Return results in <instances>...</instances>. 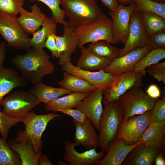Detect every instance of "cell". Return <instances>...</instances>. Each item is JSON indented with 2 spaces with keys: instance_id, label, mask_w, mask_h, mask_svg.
<instances>
[{
  "instance_id": "9",
  "label": "cell",
  "mask_w": 165,
  "mask_h": 165,
  "mask_svg": "<svg viewBox=\"0 0 165 165\" xmlns=\"http://www.w3.org/2000/svg\"><path fill=\"white\" fill-rule=\"evenodd\" d=\"M151 111L130 117L122 122L115 140H122L128 145H134L139 142L151 123Z\"/></svg>"
},
{
  "instance_id": "48",
  "label": "cell",
  "mask_w": 165,
  "mask_h": 165,
  "mask_svg": "<svg viewBox=\"0 0 165 165\" xmlns=\"http://www.w3.org/2000/svg\"><path fill=\"white\" fill-rule=\"evenodd\" d=\"M120 3L126 6L134 3L133 0H119Z\"/></svg>"
},
{
  "instance_id": "14",
  "label": "cell",
  "mask_w": 165,
  "mask_h": 165,
  "mask_svg": "<svg viewBox=\"0 0 165 165\" xmlns=\"http://www.w3.org/2000/svg\"><path fill=\"white\" fill-rule=\"evenodd\" d=\"M152 50L149 46L135 48L124 55L112 60L109 64L102 70L115 76L133 70L141 58Z\"/></svg>"
},
{
  "instance_id": "50",
  "label": "cell",
  "mask_w": 165,
  "mask_h": 165,
  "mask_svg": "<svg viewBox=\"0 0 165 165\" xmlns=\"http://www.w3.org/2000/svg\"><path fill=\"white\" fill-rule=\"evenodd\" d=\"M58 164L59 165H68L65 162L61 161H58Z\"/></svg>"
},
{
  "instance_id": "11",
  "label": "cell",
  "mask_w": 165,
  "mask_h": 165,
  "mask_svg": "<svg viewBox=\"0 0 165 165\" xmlns=\"http://www.w3.org/2000/svg\"><path fill=\"white\" fill-rule=\"evenodd\" d=\"M135 7L134 3L126 6L120 3L116 9L109 11L112 20V32L114 44L121 42L124 45L129 34L130 16Z\"/></svg>"
},
{
  "instance_id": "12",
  "label": "cell",
  "mask_w": 165,
  "mask_h": 165,
  "mask_svg": "<svg viewBox=\"0 0 165 165\" xmlns=\"http://www.w3.org/2000/svg\"><path fill=\"white\" fill-rule=\"evenodd\" d=\"M149 46L147 35L142 19L141 12L134 9L130 21L129 34L124 46L120 49L119 57L138 47Z\"/></svg>"
},
{
  "instance_id": "39",
  "label": "cell",
  "mask_w": 165,
  "mask_h": 165,
  "mask_svg": "<svg viewBox=\"0 0 165 165\" xmlns=\"http://www.w3.org/2000/svg\"><path fill=\"white\" fill-rule=\"evenodd\" d=\"M158 82L165 84V62L157 63L148 67L146 71Z\"/></svg>"
},
{
  "instance_id": "47",
  "label": "cell",
  "mask_w": 165,
  "mask_h": 165,
  "mask_svg": "<svg viewBox=\"0 0 165 165\" xmlns=\"http://www.w3.org/2000/svg\"><path fill=\"white\" fill-rule=\"evenodd\" d=\"M156 165H165V161L161 152H160L156 156L155 160Z\"/></svg>"
},
{
  "instance_id": "29",
  "label": "cell",
  "mask_w": 165,
  "mask_h": 165,
  "mask_svg": "<svg viewBox=\"0 0 165 165\" xmlns=\"http://www.w3.org/2000/svg\"><path fill=\"white\" fill-rule=\"evenodd\" d=\"M57 83L72 92L90 93L95 88L85 80L66 72L63 73V78Z\"/></svg>"
},
{
  "instance_id": "3",
  "label": "cell",
  "mask_w": 165,
  "mask_h": 165,
  "mask_svg": "<svg viewBox=\"0 0 165 165\" xmlns=\"http://www.w3.org/2000/svg\"><path fill=\"white\" fill-rule=\"evenodd\" d=\"M68 26L74 28L95 21L103 14L97 0H61Z\"/></svg>"
},
{
  "instance_id": "22",
  "label": "cell",
  "mask_w": 165,
  "mask_h": 165,
  "mask_svg": "<svg viewBox=\"0 0 165 165\" xmlns=\"http://www.w3.org/2000/svg\"><path fill=\"white\" fill-rule=\"evenodd\" d=\"M18 74L13 68L2 67L0 69V106L2 99L12 90L26 86V81Z\"/></svg>"
},
{
  "instance_id": "36",
  "label": "cell",
  "mask_w": 165,
  "mask_h": 165,
  "mask_svg": "<svg viewBox=\"0 0 165 165\" xmlns=\"http://www.w3.org/2000/svg\"><path fill=\"white\" fill-rule=\"evenodd\" d=\"M24 4L21 0H0V11L16 16Z\"/></svg>"
},
{
  "instance_id": "42",
  "label": "cell",
  "mask_w": 165,
  "mask_h": 165,
  "mask_svg": "<svg viewBox=\"0 0 165 165\" xmlns=\"http://www.w3.org/2000/svg\"><path fill=\"white\" fill-rule=\"evenodd\" d=\"M53 33L50 34L44 44V47L48 49L51 52L52 57L58 58L59 55Z\"/></svg>"
},
{
  "instance_id": "49",
  "label": "cell",
  "mask_w": 165,
  "mask_h": 165,
  "mask_svg": "<svg viewBox=\"0 0 165 165\" xmlns=\"http://www.w3.org/2000/svg\"><path fill=\"white\" fill-rule=\"evenodd\" d=\"M153 1L159 3H165V0H151Z\"/></svg>"
},
{
  "instance_id": "30",
  "label": "cell",
  "mask_w": 165,
  "mask_h": 165,
  "mask_svg": "<svg viewBox=\"0 0 165 165\" xmlns=\"http://www.w3.org/2000/svg\"><path fill=\"white\" fill-rule=\"evenodd\" d=\"M87 47L95 55L111 61L119 57L120 49L105 40L91 42Z\"/></svg>"
},
{
  "instance_id": "6",
  "label": "cell",
  "mask_w": 165,
  "mask_h": 165,
  "mask_svg": "<svg viewBox=\"0 0 165 165\" xmlns=\"http://www.w3.org/2000/svg\"><path fill=\"white\" fill-rule=\"evenodd\" d=\"M158 99L150 97L140 87L131 89L117 100L123 114V122L152 110Z\"/></svg>"
},
{
  "instance_id": "43",
  "label": "cell",
  "mask_w": 165,
  "mask_h": 165,
  "mask_svg": "<svg viewBox=\"0 0 165 165\" xmlns=\"http://www.w3.org/2000/svg\"><path fill=\"white\" fill-rule=\"evenodd\" d=\"M148 96L153 99H159L161 97V93L158 86L155 84L150 85L145 92Z\"/></svg>"
},
{
  "instance_id": "45",
  "label": "cell",
  "mask_w": 165,
  "mask_h": 165,
  "mask_svg": "<svg viewBox=\"0 0 165 165\" xmlns=\"http://www.w3.org/2000/svg\"><path fill=\"white\" fill-rule=\"evenodd\" d=\"M6 44L4 42H0V69L5 61L6 56Z\"/></svg>"
},
{
  "instance_id": "24",
  "label": "cell",
  "mask_w": 165,
  "mask_h": 165,
  "mask_svg": "<svg viewBox=\"0 0 165 165\" xmlns=\"http://www.w3.org/2000/svg\"><path fill=\"white\" fill-rule=\"evenodd\" d=\"M80 48L81 53L76 66L82 70L97 71L105 68L110 63L111 60L95 55L87 47L83 46Z\"/></svg>"
},
{
  "instance_id": "20",
  "label": "cell",
  "mask_w": 165,
  "mask_h": 165,
  "mask_svg": "<svg viewBox=\"0 0 165 165\" xmlns=\"http://www.w3.org/2000/svg\"><path fill=\"white\" fill-rule=\"evenodd\" d=\"M142 143L139 141L128 145L121 139H115L110 144L105 156L96 165H120L133 148Z\"/></svg>"
},
{
  "instance_id": "15",
  "label": "cell",
  "mask_w": 165,
  "mask_h": 165,
  "mask_svg": "<svg viewBox=\"0 0 165 165\" xmlns=\"http://www.w3.org/2000/svg\"><path fill=\"white\" fill-rule=\"evenodd\" d=\"M77 146L75 142L72 143L68 141L64 142L65 153L63 160L70 165H95L106 155L102 149L99 152H97L96 148L80 153L75 149V147Z\"/></svg>"
},
{
  "instance_id": "46",
  "label": "cell",
  "mask_w": 165,
  "mask_h": 165,
  "mask_svg": "<svg viewBox=\"0 0 165 165\" xmlns=\"http://www.w3.org/2000/svg\"><path fill=\"white\" fill-rule=\"evenodd\" d=\"M39 164L40 165H52L53 164L50 160L48 156L45 154L42 155L38 160Z\"/></svg>"
},
{
  "instance_id": "18",
  "label": "cell",
  "mask_w": 165,
  "mask_h": 165,
  "mask_svg": "<svg viewBox=\"0 0 165 165\" xmlns=\"http://www.w3.org/2000/svg\"><path fill=\"white\" fill-rule=\"evenodd\" d=\"M163 147L146 145L142 143L131 151L122 163L125 165H152Z\"/></svg>"
},
{
  "instance_id": "1",
  "label": "cell",
  "mask_w": 165,
  "mask_h": 165,
  "mask_svg": "<svg viewBox=\"0 0 165 165\" xmlns=\"http://www.w3.org/2000/svg\"><path fill=\"white\" fill-rule=\"evenodd\" d=\"M12 61L22 77L33 85L41 81L44 76L52 74L55 69L49 56L43 50L30 48L25 54L16 55Z\"/></svg>"
},
{
  "instance_id": "41",
  "label": "cell",
  "mask_w": 165,
  "mask_h": 165,
  "mask_svg": "<svg viewBox=\"0 0 165 165\" xmlns=\"http://www.w3.org/2000/svg\"><path fill=\"white\" fill-rule=\"evenodd\" d=\"M61 112L64 114L71 116L73 119L81 123H85L88 118L82 112L76 109H66Z\"/></svg>"
},
{
  "instance_id": "8",
  "label": "cell",
  "mask_w": 165,
  "mask_h": 165,
  "mask_svg": "<svg viewBox=\"0 0 165 165\" xmlns=\"http://www.w3.org/2000/svg\"><path fill=\"white\" fill-rule=\"evenodd\" d=\"M41 102L29 91L20 90L3 98L0 105L2 112L13 118L23 117L29 113L31 109Z\"/></svg>"
},
{
  "instance_id": "2",
  "label": "cell",
  "mask_w": 165,
  "mask_h": 165,
  "mask_svg": "<svg viewBox=\"0 0 165 165\" xmlns=\"http://www.w3.org/2000/svg\"><path fill=\"white\" fill-rule=\"evenodd\" d=\"M62 116L55 112L45 115H38L33 111L24 116L22 120L25 126L24 130L18 131L15 140L17 141L29 140L36 154L40 156L42 153V134L49 122L54 118Z\"/></svg>"
},
{
  "instance_id": "38",
  "label": "cell",
  "mask_w": 165,
  "mask_h": 165,
  "mask_svg": "<svg viewBox=\"0 0 165 165\" xmlns=\"http://www.w3.org/2000/svg\"><path fill=\"white\" fill-rule=\"evenodd\" d=\"M23 117H11L0 111V132L2 138L6 139L10 128L17 123L21 122Z\"/></svg>"
},
{
  "instance_id": "37",
  "label": "cell",
  "mask_w": 165,
  "mask_h": 165,
  "mask_svg": "<svg viewBox=\"0 0 165 165\" xmlns=\"http://www.w3.org/2000/svg\"><path fill=\"white\" fill-rule=\"evenodd\" d=\"M161 99L156 102L151 111V123L160 122L165 121V94L163 92Z\"/></svg>"
},
{
  "instance_id": "26",
  "label": "cell",
  "mask_w": 165,
  "mask_h": 165,
  "mask_svg": "<svg viewBox=\"0 0 165 165\" xmlns=\"http://www.w3.org/2000/svg\"><path fill=\"white\" fill-rule=\"evenodd\" d=\"M40 102L46 104L72 92L64 88H55L43 83L42 81L33 84L28 90Z\"/></svg>"
},
{
  "instance_id": "34",
  "label": "cell",
  "mask_w": 165,
  "mask_h": 165,
  "mask_svg": "<svg viewBox=\"0 0 165 165\" xmlns=\"http://www.w3.org/2000/svg\"><path fill=\"white\" fill-rule=\"evenodd\" d=\"M135 9L137 11L155 13L165 18V3H159L151 0H133Z\"/></svg>"
},
{
  "instance_id": "33",
  "label": "cell",
  "mask_w": 165,
  "mask_h": 165,
  "mask_svg": "<svg viewBox=\"0 0 165 165\" xmlns=\"http://www.w3.org/2000/svg\"><path fill=\"white\" fill-rule=\"evenodd\" d=\"M6 139L0 138V165H21L19 155L10 148Z\"/></svg>"
},
{
  "instance_id": "31",
  "label": "cell",
  "mask_w": 165,
  "mask_h": 165,
  "mask_svg": "<svg viewBox=\"0 0 165 165\" xmlns=\"http://www.w3.org/2000/svg\"><path fill=\"white\" fill-rule=\"evenodd\" d=\"M165 58V49H152L144 56L135 65L134 71L145 75L146 69L149 66L158 63Z\"/></svg>"
},
{
  "instance_id": "44",
  "label": "cell",
  "mask_w": 165,
  "mask_h": 165,
  "mask_svg": "<svg viewBox=\"0 0 165 165\" xmlns=\"http://www.w3.org/2000/svg\"><path fill=\"white\" fill-rule=\"evenodd\" d=\"M102 4L110 11L115 10L120 4L119 0H100Z\"/></svg>"
},
{
  "instance_id": "16",
  "label": "cell",
  "mask_w": 165,
  "mask_h": 165,
  "mask_svg": "<svg viewBox=\"0 0 165 165\" xmlns=\"http://www.w3.org/2000/svg\"><path fill=\"white\" fill-rule=\"evenodd\" d=\"M59 55L58 64L62 66L71 61L72 55L78 46L79 40L74 28L68 25L64 27L63 36L53 34Z\"/></svg>"
},
{
  "instance_id": "28",
  "label": "cell",
  "mask_w": 165,
  "mask_h": 165,
  "mask_svg": "<svg viewBox=\"0 0 165 165\" xmlns=\"http://www.w3.org/2000/svg\"><path fill=\"white\" fill-rule=\"evenodd\" d=\"M42 28L32 34L30 38L31 47L35 49L43 50L44 44L49 35L51 33L56 34L57 24L51 17L47 16L44 20Z\"/></svg>"
},
{
  "instance_id": "25",
  "label": "cell",
  "mask_w": 165,
  "mask_h": 165,
  "mask_svg": "<svg viewBox=\"0 0 165 165\" xmlns=\"http://www.w3.org/2000/svg\"><path fill=\"white\" fill-rule=\"evenodd\" d=\"M90 93L72 92L60 97L49 103L45 104L46 110L53 112H60L63 110L76 108Z\"/></svg>"
},
{
  "instance_id": "13",
  "label": "cell",
  "mask_w": 165,
  "mask_h": 165,
  "mask_svg": "<svg viewBox=\"0 0 165 165\" xmlns=\"http://www.w3.org/2000/svg\"><path fill=\"white\" fill-rule=\"evenodd\" d=\"M63 71L73 75L86 81L96 89L103 91L110 88L115 76L102 70L92 72L86 71L73 65L71 61L63 65Z\"/></svg>"
},
{
  "instance_id": "40",
  "label": "cell",
  "mask_w": 165,
  "mask_h": 165,
  "mask_svg": "<svg viewBox=\"0 0 165 165\" xmlns=\"http://www.w3.org/2000/svg\"><path fill=\"white\" fill-rule=\"evenodd\" d=\"M148 37L149 46L152 49H165V30L154 33Z\"/></svg>"
},
{
  "instance_id": "7",
  "label": "cell",
  "mask_w": 165,
  "mask_h": 165,
  "mask_svg": "<svg viewBox=\"0 0 165 165\" xmlns=\"http://www.w3.org/2000/svg\"><path fill=\"white\" fill-rule=\"evenodd\" d=\"M0 34L8 47L27 50L31 47L29 34L13 16L0 11Z\"/></svg>"
},
{
  "instance_id": "35",
  "label": "cell",
  "mask_w": 165,
  "mask_h": 165,
  "mask_svg": "<svg viewBox=\"0 0 165 165\" xmlns=\"http://www.w3.org/2000/svg\"><path fill=\"white\" fill-rule=\"evenodd\" d=\"M24 1L26 0H21ZM32 1L41 2L47 6L52 12L51 18L56 24L60 23L64 27L68 25V22L65 21V16L63 9L60 7L61 0H30Z\"/></svg>"
},
{
  "instance_id": "21",
  "label": "cell",
  "mask_w": 165,
  "mask_h": 165,
  "mask_svg": "<svg viewBox=\"0 0 165 165\" xmlns=\"http://www.w3.org/2000/svg\"><path fill=\"white\" fill-rule=\"evenodd\" d=\"M31 10L29 12L23 7L20 9V16L16 19L24 30L28 34L32 35L40 29L47 17L36 4L31 7Z\"/></svg>"
},
{
  "instance_id": "23",
  "label": "cell",
  "mask_w": 165,
  "mask_h": 165,
  "mask_svg": "<svg viewBox=\"0 0 165 165\" xmlns=\"http://www.w3.org/2000/svg\"><path fill=\"white\" fill-rule=\"evenodd\" d=\"M10 148L19 155L21 165H39L40 157L36 153L35 148L29 140L17 141L11 139L8 142Z\"/></svg>"
},
{
  "instance_id": "27",
  "label": "cell",
  "mask_w": 165,
  "mask_h": 165,
  "mask_svg": "<svg viewBox=\"0 0 165 165\" xmlns=\"http://www.w3.org/2000/svg\"><path fill=\"white\" fill-rule=\"evenodd\" d=\"M165 121L151 123L139 141L145 145L164 147L165 144Z\"/></svg>"
},
{
  "instance_id": "5",
  "label": "cell",
  "mask_w": 165,
  "mask_h": 165,
  "mask_svg": "<svg viewBox=\"0 0 165 165\" xmlns=\"http://www.w3.org/2000/svg\"><path fill=\"white\" fill-rule=\"evenodd\" d=\"M112 20L103 14L94 21L84 24L74 28L78 37L79 48L85 44L101 40L114 44L112 32Z\"/></svg>"
},
{
  "instance_id": "19",
  "label": "cell",
  "mask_w": 165,
  "mask_h": 165,
  "mask_svg": "<svg viewBox=\"0 0 165 165\" xmlns=\"http://www.w3.org/2000/svg\"><path fill=\"white\" fill-rule=\"evenodd\" d=\"M75 128L74 139L78 146L82 145L89 150L99 147L98 134L96 132L92 121L87 118L84 123L73 119Z\"/></svg>"
},
{
  "instance_id": "17",
  "label": "cell",
  "mask_w": 165,
  "mask_h": 165,
  "mask_svg": "<svg viewBox=\"0 0 165 165\" xmlns=\"http://www.w3.org/2000/svg\"><path fill=\"white\" fill-rule=\"evenodd\" d=\"M103 91L96 89L76 108L92 122L95 129L99 131V123L103 112Z\"/></svg>"
},
{
  "instance_id": "10",
  "label": "cell",
  "mask_w": 165,
  "mask_h": 165,
  "mask_svg": "<svg viewBox=\"0 0 165 165\" xmlns=\"http://www.w3.org/2000/svg\"><path fill=\"white\" fill-rule=\"evenodd\" d=\"M142 75L132 70L115 76L110 88L103 91L102 103L105 105L117 101L120 96L129 90L144 86Z\"/></svg>"
},
{
  "instance_id": "4",
  "label": "cell",
  "mask_w": 165,
  "mask_h": 165,
  "mask_svg": "<svg viewBox=\"0 0 165 165\" xmlns=\"http://www.w3.org/2000/svg\"><path fill=\"white\" fill-rule=\"evenodd\" d=\"M123 114L117 101L105 105L99 123V147L107 153L122 123Z\"/></svg>"
},
{
  "instance_id": "32",
  "label": "cell",
  "mask_w": 165,
  "mask_h": 165,
  "mask_svg": "<svg viewBox=\"0 0 165 165\" xmlns=\"http://www.w3.org/2000/svg\"><path fill=\"white\" fill-rule=\"evenodd\" d=\"M143 24L147 36L165 30V18L155 13L141 12Z\"/></svg>"
}]
</instances>
